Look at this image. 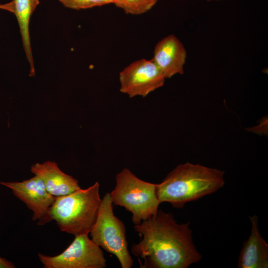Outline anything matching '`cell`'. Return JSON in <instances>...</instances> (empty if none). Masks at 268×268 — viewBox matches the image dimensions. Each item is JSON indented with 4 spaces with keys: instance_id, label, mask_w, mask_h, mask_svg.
I'll return each instance as SVG.
<instances>
[{
    "instance_id": "obj_9",
    "label": "cell",
    "mask_w": 268,
    "mask_h": 268,
    "mask_svg": "<svg viewBox=\"0 0 268 268\" xmlns=\"http://www.w3.org/2000/svg\"><path fill=\"white\" fill-rule=\"evenodd\" d=\"M186 59L183 43L175 35L170 34L156 44L152 59L165 78H170L177 74H183Z\"/></svg>"
},
{
    "instance_id": "obj_15",
    "label": "cell",
    "mask_w": 268,
    "mask_h": 268,
    "mask_svg": "<svg viewBox=\"0 0 268 268\" xmlns=\"http://www.w3.org/2000/svg\"><path fill=\"white\" fill-rule=\"evenodd\" d=\"M14 264L4 258L0 257V268H13Z\"/></svg>"
},
{
    "instance_id": "obj_11",
    "label": "cell",
    "mask_w": 268,
    "mask_h": 268,
    "mask_svg": "<svg viewBox=\"0 0 268 268\" xmlns=\"http://www.w3.org/2000/svg\"><path fill=\"white\" fill-rule=\"evenodd\" d=\"M251 230L241 250L238 268H268V244L261 235L256 215L250 216Z\"/></svg>"
},
{
    "instance_id": "obj_7",
    "label": "cell",
    "mask_w": 268,
    "mask_h": 268,
    "mask_svg": "<svg viewBox=\"0 0 268 268\" xmlns=\"http://www.w3.org/2000/svg\"><path fill=\"white\" fill-rule=\"evenodd\" d=\"M165 79L152 59H140L132 63L120 72V91L130 98L145 97L162 87Z\"/></svg>"
},
{
    "instance_id": "obj_5",
    "label": "cell",
    "mask_w": 268,
    "mask_h": 268,
    "mask_svg": "<svg viewBox=\"0 0 268 268\" xmlns=\"http://www.w3.org/2000/svg\"><path fill=\"white\" fill-rule=\"evenodd\" d=\"M110 193L101 199L97 216L89 234L91 239L107 252L114 255L122 268H131L134 261L128 247L126 227L115 215Z\"/></svg>"
},
{
    "instance_id": "obj_13",
    "label": "cell",
    "mask_w": 268,
    "mask_h": 268,
    "mask_svg": "<svg viewBox=\"0 0 268 268\" xmlns=\"http://www.w3.org/2000/svg\"><path fill=\"white\" fill-rule=\"evenodd\" d=\"M158 0H114L113 4L126 14L140 15L151 10Z\"/></svg>"
},
{
    "instance_id": "obj_3",
    "label": "cell",
    "mask_w": 268,
    "mask_h": 268,
    "mask_svg": "<svg viewBox=\"0 0 268 268\" xmlns=\"http://www.w3.org/2000/svg\"><path fill=\"white\" fill-rule=\"evenodd\" d=\"M99 188L96 182L87 189L56 197L45 217L37 224L43 225L54 220L62 232L74 236L89 234L101 201Z\"/></svg>"
},
{
    "instance_id": "obj_12",
    "label": "cell",
    "mask_w": 268,
    "mask_h": 268,
    "mask_svg": "<svg viewBox=\"0 0 268 268\" xmlns=\"http://www.w3.org/2000/svg\"><path fill=\"white\" fill-rule=\"evenodd\" d=\"M39 4V0H13L8 2V11L16 16L19 26L23 47L30 65V76L35 75V71L29 26L31 16Z\"/></svg>"
},
{
    "instance_id": "obj_17",
    "label": "cell",
    "mask_w": 268,
    "mask_h": 268,
    "mask_svg": "<svg viewBox=\"0 0 268 268\" xmlns=\"http://www.w3.org/2000/svg\"><path fill=\"white\" fill-rule=\"evenodd\" d=\"M208 1H220V0H206Z\"/></svg>"
},
{
    "instance_id": "obj_8",
    "label": "cell",
    "mask_w": 268,
    "mask_h": 268,
    "mask_svg": "<svg viewBox=\"0 0 268 268\" xmlns=\"http://www.w3.org/2000/svg\"><path fill=\"white\" fill-rule=\"evenodd\" d=\"M0 184L9 188L32 211L33 221L39 222L45 217L56 198L48 192L42 180L36 175L22 182H0Z\"/></svg>"
},
{
    "instance_id": "obj_10",
    "label": "cell",
    "mask_w": 268,
    "mask_h": 268,
    "mask_svg": "<svg viewBox=\"0 0 268 268\" xmlns=\"http://www.w3.org/2000/svg\"><path fill=\"white\" fill-rule=\"evenodd\" d=\"M30 171L42 180L48 192L54 197L66 196L81 189L78 180L63 172L54 161L35 163Z\"/></svg>"
},
{
    "instance_id": "obj_2",
    "label": "cell",
    "mask_w": 268,
    "mask_h": 268,
    "mask_svg": "<svg viewBox=\"0 0 268 268\" xmlns=\"http://www.w3.org/2000/svg\"><path fill=\"white\" fill-rule=\"evenodd\" d=\"M224 172L199 164L186 162L177 166L157 185L160 203L183 208L189 202L210 195L224 185Z\"/></svg>"
},
{
    "instance_id": "obj_1",
    "label": "cell",
    "mask_w": 268,
    "mask_h": 268,
    "mask_svg": "<svg viewBox=\"0 0 268 268\" xmlns=\"http://www.w3.org/2000/svg\"><path fill=\"white\" fill-rule=\"evenodd\" d=\"M189 222L179 224L170 212L156 214L134 225L140 241L131 252L143 260L142 268H188L202 256L194 243Z\"/></svg>"
},
{
    "instance_id": "obj_4",
    "label": "cell",
    "mask_w": 268,
    "mask_h": 268,
    "mask_svg": "<svg viewBox=\"0 0 268 268\" xmlns=\"http://www.w3.org/2000/svg\"><path fill=\"white\" fill-rule=\"evenodd\" d=\"M115 179V187L110 193L113 203L131 212L134 225L156 214L160 204L157 184L140 179L127 168L118 173Z\"/></svg>"
},
{
    "instance_id": "obj_14",
    "label": "cell",
    "mask_w": 268,
    "mask_h": 268,
    "mask_svg": "<svg viewBox=\"0 0 268 268\" xmlns=\"http://www.w3.org/2000/svg\"><path fill=\"white\" fill-rule=\"evenodd\" d=\"M66 7L75 10L85 9L113 3L114 0H59Z\"/></svg>"
},
{
    "instance_id": "obj_6",
    "label": "cell",
    "mask_w": 268,
    "mask_h": 268,
    "mask_svg": "<svg viewBox=\"0 0 268 268\" xmlns=\"http://www.w3.org/2000/svg\"><path fill=\"white\" fill-rule=\"evenodd\" d=\"M71 243L61 254L50 256L38 254L44 268H104L106 260L103 252L84 234L74 236Z\"/></svg>"
},
{
    "instance_id": "obj_16",
    "label": "cell",
    "mask_w": 268,
    "mask_h": 268,
    "mask_svg": "<svg viewBox=\"0 0 268 268\" xmlns=\"http://www.w3.org/2000/svg\"><path fill=\"white\" fill-rule=\"evenodd\" d=\"M0 9L5 10L6 9V4H0Z\"/></svg>"
}]
</instances>
